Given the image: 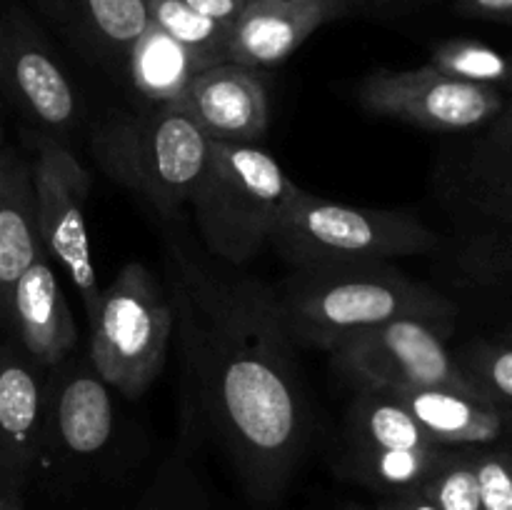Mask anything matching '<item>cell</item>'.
<instances>
[{
	"label": "cell",
	"mask_w": 512,
	"mask_h": 510,
	"mask_svg": "<svg viewBox=\"0 0 512 510\" xmlns=\"http://www.w3.org/2000/svg\"><path fill=\"white\" fill-rule=\"evenodd\" d=\"M165 288L183 360V435L208 433L245 493L275 503L313 433L303 370L275 288L165 235Z\"/></svg>",
	"instance_id": "cell-1"
},
{
	"label": "cell",
	"mask_w": 512,
	"mask_h": 510,
	"mask_svg": "<svg viewBox=\"0 0 512 510\" xmlns=\"http://www.w3.org/2000/svg\"><path fill=\"white\" fill-rule=\"evenodd\" d=\"M275 293L290 338L323 350L408 315L453 330L458 313L443 293L390 263L293 268Z\"/></svg>",
	"instance_id": "cell-2"
},
{
	"label": "cell",
	"mask_w": 512,
	"mask_h": 510,
	"mask_svg": "<svg viewBox=\"0 0 512 510\" xmlns=\"http://www.w3.org/2000/svg\"><path fill=\"white\" fill-rule=\"evenodd\" d=\"M88 145L113 183L163 218L188 205L210 150L203 130L173 105L113 110L95 125Z\"/></svg>",
	"instance_id": "cell-3"
},
{
	"label": "cell",
	"mask_w": 512,
	"mask_h": 510,
	"mask_svg": "<svg viewBox=\"0 0 512 510\" xmlns=\"http://www.w3.org/2000/svg\"><path fill=\"white\" fill-rule=\"evenodd\" d=\"M295 188L260 145L210 140L208 163L188 200L205 253L230 268L258 258Z\"/></svg>",
	"instance_id": "cell-4"
},
{
	"label": "cell",
	"mask_w": 512,
	"mask_h": 510,
	"mask_svg": "<svg viewBox=\"0 0 512 510\" xmlns=\"http://www.w3.org/2000/svg\"><path fill=\"white\" fill-rule=\"evenodd\" d=\"M440 235L410 210L353 208L298 185L270 245L293 268L390 263L440 248Z\"/></svg>",
	"instance_id": "cell-5"
},
{
	"label": "cell",
	"mask_w": 512,
	"mask_h": 510,
	"mask_svg": "<svg viewBox=\"0 0 512 510\" xmlns=\"http://www.w3.org/2000/svg\"><path fill=\"white\" fill-rule=\"evenodd\" d=\"M90 328V363L123 398H140L155 383L175 333L165 280L130 260L100 290Z\"/></svg>",
	"instance_id": "cell-6"
},
{
	"label": "cell",
	"mask_w": 512,
	"mask_h": 510,
	"mask_svg": "<svg viewBox=\"0 0 512 510\" xmlns=\"http://www.w3.org/2000/svg\"><path fill=\"white\" fill-rule=\"evenodd\" d=\"M503 93V108L490 123L450 135L435 160L433 198L455 250L512 230V73Z\"/></svg>",
	"instance_id": "cell-7"
},
{
	"label": "cell",
	"mask_w": 512,
	"mask_h": 510,
	"mask_svg": "<svg viewBox=\"0 0 512 510\" xmlns=\"http://www.w3.org/2000/svg\"><path fill=\"white\" fill-rule=\"evenodd\" d=\"M448 335L450 330L408 315L360 330L333 345L328 355L335 373L358 390L455 388L493 400L465 378L455 353L445 345Z\"/></svg>",
	"instance_id": "cell-8"
},
{
	"label": "cell",
	"mask_w": 512,
	"mask_h": 510,
	"mask_svg": "<svg viewBox=\"0 0 512 510\" xmlns=\"http://www.w3.org/2000/svg\"><path fill=\"white\" fill-rule=\"evenodd\" d=\"M0 103L33 135L70 145L85 118L83 95L53 45L18 5H0Z\"/></svg>",
	"instance_id": "cell-9"
},
{
	"label": "cell",
	"mask_w": 512,
	"mask_h": 510,
	"mask_svg": "<svg viewBox=\"0 0 512 510\" xmlns=\"http://www.w3.org/2000/svg\"><path fill=\"white\" fill-rule=\"evenodd\" d=\"M35 158L30 160L35 193V223L40 245L50 263L65 270L83 303L85 318L93 320L100 300L98 268L88 230V198L93 173L80 163L73 148L58 140L33 135Z\"/></svg>",
	"instance_id": "cell-10"
},
{
	"label": "cell",
	"mask_w": 512,
	"mask_h": 510,
	"mask_svg": "<svg viewBox=\"0 0 512 510\" xmlns=\"http://www.w3.org/2000/svg\"><path fill=\"white\" fill-rule=\"evenodd\" d=\"M355 95L375 118L445 135L483 128L505 103V93L498 85L450 78L428 63L410 70H370L358 83Z\"/></svg>",
	"instance_id": "cell-11"
},
{
	"label": "cell",
	"mask_w": 512,
	"mask_h": 510,
	"mask_svg": "<svg viewBox=\"0 0 512 510\" xmlns=\"http://www.w3.org/2000/svg\"><path fill=\"white\" fill-rule=\"evenodd\" d=\"M113 393L90 358L70 355L45 370V455L85 460L103 453L115 435Z\"/></svg>",
	"instance_id": "cell-12"
},
{
	"label": "cell",
	"mask_w": 512,
	"mask_h": 510,
	"mask_svg": "<svg viewBox=\"0 0 512 510\" xmlns=\"http://www.w3.org/2000/svg\"><path fill=\"white\" fill-rule=\"evenodd\" d=\"M45 458V370L0 343V488L18 498Z\"/></svg>",
	"instance_id": "cell-13"
},
{
	"label": "cell",
	"mask_w": 512,
	"mask_h": 510,
	"mask_svg": "<svg viewBox=\"0 0 512 510\" xmlns=\"http://www.w3.org/2000/svg\"><path fill=\"white\" fill-rule=\"evenodd\" d=\"M213 143L258 145L270 125L265 80L255 68L240 63H215L193 78L173 103Z\"/></svg>",
	"instance_id": "cell-14"
},
{
	"label": "cell",
	"mask_w": 512,
	"mask_h": 510,
	"mask_svg": "<svg viewBox=\"0 0 512 510\" xmlns=\"http://www.w3.org/2000/svg\"><path fill=\"white\" fill-rule=\"evenodd\" d=\"M5 330L13 335V343L43 370L55 368L73 355L80 338L78 323L45 250L15 283Z\"/></svg>",
	"instance_id": "cell-15"
},
{
	"label": "cell",
	"mask_w": 512,
	"mask_h": 510,
	"mask_svg": "<svg viewBox=\"0 0 512 510\" xmlns=\"http://www.w3.org/2000/svg\"><path fill=\"white\" fill-rule=\"evenodd\" d=\"M353 13L345 0H248L230 23L228 60L273 68L330 20Z\"/></svg>",
	"instance_id": "cell-16"
},
{
	"label": "cell",
	"mask_w": 512,
	"mask_h": 510,
	"mask_svg": "<svg viewBox=\"0 0 512 510\" xmlns=\"http://www.w3.org/2000/svg\"><path fill=\"white\" fill-rule=\"evenodd\" d=\"M35 8L95 68L125 73L128 53L148 28L145 0H33Z\"/></svg>",
	"instance_id": "cell-17"
},
{
	"label": "cell",
	"mask_w": 512,
	"mask_h": 510,
	"mask_svg": "<svg viewBox=\"0 0 512 510\" xmlns=\"http://www.w3.org/2000/svg\"><path fill=\"white\" fill-rule=\"evenodd\" d=\"M400 403L440 448H485L512 433V408L455 388L398 390Z\"/></svg>",
	"instance_id": "cell-18"
},
{
	"label": "cell",
	"mask_w": 512,
	"mask_h": 510,
	"mask_svg": "<svg viewBox=\"0 0 512 510\" xmlns=\"http://www.w3.org/2000/svg\"><path fill=\"white\" fill-rule=\"evenodd\" d=\"M43 253L35 223L30 163L13 148L0 150V325L8 320L10 293L20 275Z\"/></svg>",
	"instance_id": "cell-19"
},
{
	"label": "cell",
	"mask_w": 512,
	"mask_h": 510,
	"mask_svg": "<svg viewBox=\"0 0 512 510\" xmlns=\"http://www.w3.org/2000/svg\"><path fill=\"white\" fill-rule=\"evenodd\" d=\"M435 448L418 420L388 390H358L345 415V455Z\"/></svg>",
	"instance_id": "cell-20"
},
{
	"label": "cell",
	"mask_w": 512,
	"mask_h": 510,
	"mask_svg": "<svg viewBox=\"0 0 512 510\" xmlns=\"http://www.w3.org/2000/svg\"><path fill=\"white\" fill-rule=\"evenodd\" d=\"M205 68L208 65L198 55L190 53L158 25L148 23L130 48L125 75L140 100L148 105H173Z\"/></svg>",
	"instance_id": "cell-21"
},
{
	"label": "cell",
	"mask_w": 512,
	"mask_h": 510,
	"mask_svg": "<svg viewBox=\"0 0 512 510\" xmlns=\"http://www.w3.org/2000/svg\"><path fill=\"white\" fill-rule=\"evenodd\" d=\"M145 5L150 23L198 55L208 68L228 60L230 23L208 18L183 0H145Z\"/></svg>",
	"instance_id": "cell-22"
},
{
	"label": "cell",
	"mask_w": 512,
	"mask_h": 510,
	"mask_svg": "<svg viewBox=\"0 0 512 510\" xmlns=\"http://www.w3.org/2000/svg\"><path fill=\"white\" fill-rule=\"evenodd\" d=\"M428 65L450 78L468 80V83H485L503 88L512 73L510 53L490 48L473 38H448L440 40L430 50Z\"/></svg>",
	"instance_id": "cell-23"
},
{
	"label": "cell",
	"mask_w": 512,
	"mask_h": 510,
	"mask_svg": "<svg viewBox=\"0 0 512 510\" xmlns=\"http://www.w3.org/2000/svg\"><path fill=\"white\" fill-rule=\"evenodd\" d=\"M438 510H480V485L473 448H448L420 485Z\"/></svg>",
	"instance_id": "cell-24"
},
{
	"label": "cell",
	"mask_w": 512,
	"mask_h": 510,
	"mask_svg": "<svg viewBox=\"0 0 512 510\" xmlns=\"http://www.w3.org/2000/svg\"><path fill=\"white\" fill-rule=\"evenodd\" d=\"M460 370L485 395L512 408V340H478L455 355Z\"/></svg>",
	"instance_id": "cell-25"
},
{
	"label": "cell",
	"mask_w": 512,
	"mask_h": 510,
	"mask_svg": "<svg viewBox=\"0 0 512 510\" xmlns=\"http://www.w3.org/2000/svg\"><path fill=\"white\" fill-rule=\"evenodd\" d=\"M480 485V510H512V450L473 448Z\"/></svg>",
	"instance_id": "cell-26"
},
{
	"label": "cell",
	"mask_w": 512,
	"mask_h": 510,
	"mask_svg": "<svg viewBox=\"0 0 512 510\" xmlns=\"http://www.w3.org/2000/svg\"><path fill=\"white\" fill-rule=\"evenodd\" d=\"M455 263H458L463 278L480 285L490 273L512 263V230L500 238L488 240V243L455 250Z\"/></svg>",
	"instance_id": "cell-27"
},
{
	"label": "cell",
	"mask_w": 512,
	"mask_h": 510,
	"mask_svg": "<svg viewBox=\"0 0 512 510\" xmlns=\"http://www.w3.org/2000/svg\"><path fill=\"white\" fill-rule=\"evenodd\" d=\"M183 475L180 470L163 473L160 483L153 485L145 495L140 510H208L195 485L183 483Z\"/></svg>",
	"instance_id": "cell-28"
},
{
	"label": "cell",
	"mask_w": 512,
	"mask_h": 510,
	"mask_svg": "<svg viewBox=\"0 0 512 510\" xmlns=\"http://www.w3.org/2000/svg\"><path fill=\"white\" fill-rule=\"evenodd\" d=\"M453 3L468 18L512 25V0H453Z\"/></svg>",
	"instance_id": "cell-29"
},
{
	"label": "cell",
	"mask_w": 512,
	"mask_h": 510,
	"mask_svg": "<svg viewBox=\"0 0 512 510\" xmlns=\"http://www.w3.org/2000/svg\"><path fill=\"white\" fill-rule=\"evenodd\" d=\"M373 510H438V508H435V503L423 493V490L413 488L395 495H383V500H380Z\"/></svg>",
	"instance_id": "cell-30"
},
{
	"label": "cell",
	"mask_w": 512,
	"mask_h": 510,
	"mask_svg": "<svg viewBox=\"0 0 512 510\" xmlns=\"http://www.w3.org/2000/svg\"><path fill=\"white\" fill-rule=\"evenodd\" d=\"M183 3L190 5L193 10H198V13L208 15V18L233 23L248 0H183Z\"/></svg>",
	"instance_id": "cell-31"
},
{
	"label": "cell",
	"mask_w": 512,
	"mask_h": 510,
	"mask_svg": "<svg viewBox=\"0 0 512 510\" xmlns=\"http://www.w3.org/2000/svg\"><path fill=\"white\" fill-rule=\"evenodd\" d=\"M480 285H483V288H510L512 285V263L503 265V268H498L495 273H490Z\"/></svg>",
	"instance_id": "cell-32"
},
{
	"label": "cell",
	"mask_w": 512,
	"mask_h": 510,
	"mask_svg": "<svg viewBox=\"0 0 512 510\" xmlns=\"http://www.w3.org/2000/svg\"><path fill=\"white\" fill-rule=\"evenodd\" d=\"M0 510H20L18 498H13V495L5 493L3 488H0Z\"/></svg>",
	"instance_id": "cell-33"
},
{
	"label": "cell",
	"mask_w": 512,
	"mask_h": 510,
	"mask_svg": "<svg viewBox=\"0 0 512 510\" xmlns=\"http://www.w3.org/2000/svg\"><path fill=\"white\" fill-rule=\"evenodd\" d=\"M345 3H348L350 5V8H360V5H365V3H370V5H373V3H398V0H345Z\"/></svg>",
	"instance_id": "cell-34"
},
{
	"label": "cell",
	"mask_w": 512,
	"mask_h": 510,
	"mask_svg": "<svg viewBox=\"0 0 512 510\" xmlns=\"http://www.w3.org/2000/svg\"><path fill=\"white\" fill-rule=\"evenodd\" d=\"M3 138H5V130H3V103H0V150L5 148Z\"/></svg>",
	"instance_id": "cell-35"
},
{
	"label": "cell",
	"mask_w": 512,
	"mask_h": 510,
	"mask_svg": "<svg viewBox=\"0 0 512 510\" xmlns=\"http://www.w3.org/2000/svg\"><path fill=\"white\" fill-rule=\"evenodd\" d=\"M345 510H373V508H363V505H348Z\"/></svg>",
	"instance_id": "cell-36"
},
{
	"label": "cell",
	"mask_w": 512,
	"mask_h": 510,
	"mask_svg": "<svg viewBox=\"0 0 512 510\" xmlns=\"http://www.w3.org/2000/svg\"><path fill=\"white\" fill-rule=\"evenodd\" d=\"M505 338H510V340H512V333H510V335H505Z\"/></svg>",
	"instance_id": "cell-37"
}]
</instances>
